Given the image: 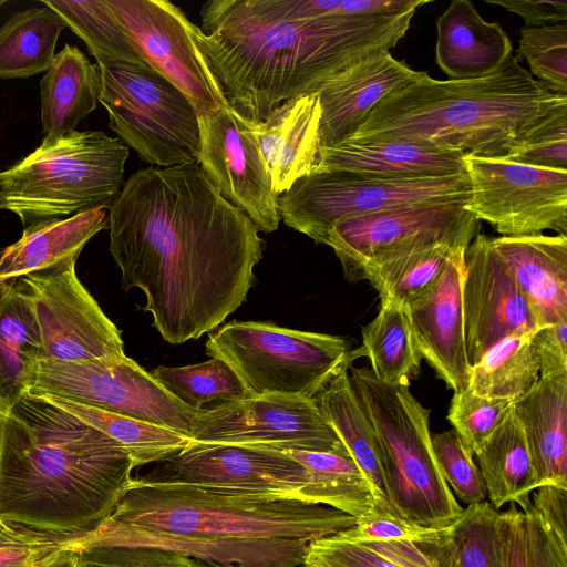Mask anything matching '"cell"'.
<instances>
[{"mask_svg":"<svg viewBox=\"0 0 567 567\" xmlns=\"http://www.w3.org/2000/svg\"><path fill=\"white\" fill-rule=\"evenodd\" d=\"M109 250L124 290L172 344L198 339L237 310L255 281L262 239L197 162L132 174L109 207Z\"/></svg>","mask_w":567,"mask_h":567,"instance_id":"6da1fadb","label":"cell"},{"mask_svg":"<svg viewBox=\"0 0 567 567\" xmlns=\"http://www.w3.org/2000/svg\"><path fill=\"white\" fill-rule=\"evenodd\" d=\"M354 524L293 495L133 478L113 513L73 544L158 547L224 567H301L311 542Z\"/></svg>","mask_w":567,"mask_h":567,"instance_id":"7a4b0ae2","label":"cell"},{"mask_svg":"<svg viewBox=\"0 0 567 567\" xmlns=\"http://www.w3.org/2000/svg\"><path fill=\"white\" fill-rule=\"evenodd\" d=\"M416 10L281 21L252 13L243 0H213L200 10L194 40L230 110L258 122L365 56L390 51Z\"/></svg>","mask_w":567,"mask_h":567,"instance_id":"3957f363","label":"cell"},{"mask_svg":"<svg viewBox=\"0 0 567 567\" xmlns=\"http://www.w3.org/2000/svg\"><path fill=\"white\" fill-rule=\"evenodd\" d=\"M133 468L113 439L27 393L1 420L0 519L35 533L83 536L113 513Z\"/></svg>","mask_w":567,"mask_h":567,"instance_id":"277c9868","label":"cell"},{"mask_svg":"<svg viewBox=\"0 0 567 567\" xmlns=\"http://www.w3.org/2000/svg\"><path fill=\"white\" fill-rule=\"evenodd\" d=\"M561 113H567V95L550 91L511 54L498 70L480 79L437 80L423 71L385 96L344 142L410 141L504 158Z\"/></svg>","mask_w":567,"mask_h":567,"instance_id":"5b68a950","label":"cell"},{"mask_svg":"<svg viewBox=\"0 0 567 567\" xmlns=\"http://www.w3.org/2000/svg\"><path fill=\"white\" fill-rule=\"evenodd\" d=\"M130 150L102 131L47 135L28 156L0 172V209L24 227L107 205L124 185Z\"/></svg>","mask_w":567,"mask_h":567,"instance_id":"8992f818","label":"cell"},{"mask_svg":"<svg viewBox=\"0 0 567 567\" xmlns=\"http://www.w3.org/2000/svg\"><path fill=\"white\" fill-rule=\"evenodd\" d=\"M349 371L378 437L389 505L414 524L436 529L450 526L463 507L436 461L430 409L409 386L383 383L368 368L350 365Z\"/></svg>","mask_w":567,"mask_h":567,"instance_id":"52a82bcc","label":"cell"},{"mask_svg":"<svg viewBox=\"0 0 567 567\" xmlns=\"http://www.w3.org/2000/svg\"><path fill=\"white\" fill-rule=\"evenodd\" d=\"M205 348L233 369L248 395L316 398L353 361L342 337L271 322H227L208 336Z\"/></svg>","mask_w":567,"mask_h":567,"instance_id":"ba28073f","label":"cell"},{"mask_svg":"<svg viewBox=\"0 0 567 567\" xmlns=\"http://www.w3.org/2000/svg\"><path fill=\"white\" fill-rule=\"evenodd\" d=\"M110 127L152 166L197 162L199 117L190 101L148 65L96 63Z\"/></svg>","mask_w":567,"mask_h":567,"instance_id":"9c48e42d","label":"cell"},{"mask_svg":"<svg viewBox=\"0 0 567 567\" xmlns=\"http://www.w3.org/2000/svg\"><path fill=\"white\" fill-rule=\"evenodd\" d=\"M467 173L433 178H385L339 171L312 172L279 196L281 220L318 244L352 217L433 203H468Z\"/></svg>","mask_w":567,"mask_h":567,"instance_id":"30bf717a","label":"cell"},{"mask_svg":"<svg viewBox=\"0 0 567 567\" xmlns=\"http://www.w3.org/2000/svg\"><path fill=\"white\" fill-rule=\"evenodd\" d=\"M28 394L63 398L187 436L198 412L175 399L125 354L76 362L40 360Z\"/></svg>","mask_w":567,"mask_h":567,"instance_id":"8fae6325","label":"cell"},{"mask_svg":"<svg viewBox=\"0 0 567 567\" xmlns=\"http://www.w3.org/2000/svg\"><path fill=\"white\" fill-rule=\"evenodd\" d=\"M467 203H433L342 219L330 229L326 245L355 281L368 265L439 245L467 248L481 221Z\"/></svg>","mask_w":567,"mask_h":567,"instance_id":"7c38bea8","label":"cell"},{"mask_svg":"<svg viewBox=\"0 0 567 567\" xmlns=\"http://www.w3.org/2000/svg\"><path fill=\"white\" fill-rule=\"evenodd\" d=\"M470 181L465 208L501 236L554 230L567 236V171L505 158L463 156Z\"/></svg>","mask_w":567,"mask_h":567,"instance_id":"4fadbf2b","label":"cell"},{"mask_svg":"<svg viewBox=\"0 0 567 567\" xmlns=\"http://www.w3.org/2000/svg\"><path fill=\"white\" fill-rule=\"evenodd\" d=\"M190 439L279 451L331 452L346 449L316 398L268 393L198 410Z\"/></svg>","mask_w":567,"mask_h":567,"instance_id":"5bb4252c","label":"cell"},{"mask_svg":"<svg viewBox=\"0 0 567 567\" xmlns=\"http://www.w3.org/2000/svg\"><path fill=\"white\" fill-rule=\"evenodd\" d=\"M144 63L174 84L198 117L230 109L194 40V24L167 0H106Z\"/></svg>","mask_w":567,"mask_h":567,"instance_id":"9a60e30c","label":"cell"},{"mask_svg":"<svg viewBox=\"0 0 567 567\" xmlns=\"http://www.w3.org/2000/svg\"><path fill=\"white\" fill-rule=\"evenodd\" d=\"M76 259L20 277L33 300L42 360L76 362L123 355L121 331L78 278Z\"/></svg>","mask_w":567,"mask_h":567,"instance_id":"2e32d148","label":"cell"},{"mask_svg":"<svg viewBox=\"0 0 567 567\" xmlns=\"http://www.w3.org/2000/svg\"><path fill=\"white\" fill-rule=\"evenodd\" d=\"M156 463L153 471L138 478L224 489L276 492L299 498L309 480L307 470L284 451L237 444L193 441Z\"/></svg>","mask_w":567,"mask_h":567,"instance_id":"e0dca14e","label":"cell"},{"mask_svg":"<svg viewBox=\"0 0 567 567\" xmlns=\"http://www.w3.org/2000/svg\"><path fill=\"white\" fill-rule=\"evenodd\" d=\"M197 163L219 194L241 209L258 231H275L281 220L279 195L254 141L230 109L199 118Z\"/></svg>","mask_w":567,"mask_h":567,"instance_id":"ac0fdd59","label":"cell"},{"mask_svg":"<svg viewBox=\"0 0 567 567\" xmlns=\"http://www.w3.org/2000/svg\"><path fill=\"white\" fill-rule=\"evenodd\" d=\"M462 305L470 365L502 339L537 329L511 268L484 234H477L464 254Z\"/></svg>","mask_w":567,"mask_h":567,"instance_id":"d6986e66","label":"cell"},{"mask_svg":"<svg viewBox=\"0 0 567 567\" xmlns=\"http://www.w3.org/2000/svg\"><path fill=\"white\" fill-rule=\"evenodd\" d=\"M452 254L437 281L405 308L417 350L445 384L468 385V363L462 305L464 254Z\"/></svg>","mask_w":567,"mask_h":567,"instance_id":"ffe728a7","label":"cell"},{"mask_svg":"<svg viewBox=\"0 0 567 567\" xmlns=\"http://www.w3.org/2000/svg\"><path fill=\"white\" fill-rule=\"evenodd\" d=\"M422 73L396 60L390 51H381L331 78L317 92L320 148L350 138L385 96L413 83Z\"/></svg>","mask_w":567,"mask_h":567,"instance_id":"44dd1931","label":"cell"},{"mask_svg":"<svg viewBox=\"0 0 567 567\" xmlns=\"http://www.w3.org/2000/svg\"><path fill=\"white\" fill-rule=\"evenodd\" d=\"M320 114L319 95L312 93L281 103L262 121L250 122L237 116L241 128L258 147L277 195L317 168Z\"/></svg>","mask_w":567,"mask_h":567,"instance_id":"7402d4cb","label":"cell"},{"mask_svg":"<svg viewBox=\"0 0 567 567\" xmlns=\"http://www.w3.org/2000/svg\"><path fill=\"white\" fill-rule=\"evenodd\" d=\"M491 244L511 268L537 328L567 321V236H499Z\"/></svg>","mask_w":567,"mask_h":567,"instance_id":"603a6c76","label":"cell"},{"mask_svg":"<svg viewBox=\"0 0 567 567\" xmlns=\"http://www.w3.org/2000/svg\"><path fill=\"white\" fill-rule=\"evenodd\" d=\"M464 154L410 141L344 142L319 148L313 172L339 171L385 178H433L466 173Z\"/></svg>","mask_w":567,"mask_h":567,"instance_id":"cb8c5ba5","label":"cell"},{"mask_svg":"<svg viewBox=\"0 0 567 567\" xmlns=\"http://www.w3.org/2000/svg\"><path fill=\"white\" fill-rule=\"evenodd\" d=\"M435 59L451 80H472L498 70L513 54L496 22L485 21L470 0H454L436 21Z\"/></svg>","mask_w":567,"mask_h":567,"instance_id":"d4e9b609","label":"cell"},{"mask_svg":"<svg viewBox=\"0 0 567 567\" xmlns=\"http://www.w3.org/2000/svg\"><path fill=\"white\" fill-rule=\"evenodd\" d=\"M513 412L525 434L538 487L567 486V375L539 378Z\"/></svg>","mask_w":567,"mask_h":567,"instance_id":"484cf974","label":"cell"},{"mask_svg":"<svg viewBox=\"0 0 567 567\" xmlns=\"http://www.w3.org/2000/svg\"><path fill=\"white\" fill-rule=\"evenodd\" d=\"M42 360V340L32 297L20 278L0 284V413L28 393Z\"/></svg>","mask_w":567,"mask_h":567,"instance_id":"4316f807","label":"cell"},{"mask_svg":"<svg viewBox=\"0 0 567 567\" xmlns=\"http://www.w3.org/2000/svg\"><path fill=\"white\" fill-rule=\"evenodd\" d=\"M109 207L101 205L24 227L20 239L0 250V284L78 258L93 236L109 229Z\"/></svg>","mask_w":567,"mask_h":567,"instance_id":"83f0119b","label":"cell"},{"mask_svg":"<svg viewBox=\"0 0 567 567\" xmlns=\"http://www.w3.org/2000/svg\"><path fill=\"white\" fill-rule=\"evenodd\" d=\"M101 76L96 64L76 47L55 53L40 83L41 123L47 135L76 131L99 103Z\"/></svg>","mask_w":567,"mask_h":567,"instance_id":"f1b7e54d","label":"cell"},{"mask_svg":"<svg viewBox=\"0 0 567 567\" xmlns=\"http://www.w3.org/2000/svg\"><path fill=\"white\" fill-rule=\"evenodd\" d=\"M488 503L496 509L515 504L523 512L538 488L524 431L513 410L475 451Z\"/></svg>","mask_w":567,"mask_h":567,"instance_id":"f546056e","label":"cell"},{"mask_svg":"<svg viewBox=\"0 0 567 567\" xmlns=\"http://www.w3.org/2000/svg\"><path fill=\"white\" fill-rule=\"evenodd\" d=\"M308 472L300 497L326 505L355 519L375 505L379 496L347 449L331 452L286 451Z\"/></svg>","mask_w":567,"mask_h":567,"instance_id":"4dcf8cb0","label":"cell"},{"mask_svg":"<svg viewBox=\"0 0 567 567\" xmlns=\"http://www.w3.org/2000/svg\"><path fill=\"white\" fill-rule=\"evenodd\" d=\"M349 368L343 369L316 400L320 411L367 476L379 498L388 502L378 437L352 386Z\"/></svg>","mask_w":567,"mask_h":567,"instance_id":"1f68e13d","label":"cell"},{"mask_svg":"<svg viewBox=\"0 0 567 567\" xmlns=\"http://www.w3.org/2000/svg\"><path fill=\"white\" fill-rule=\"evenodd\" d=\"M361 347L351 358L367 357L374 377L390 385L409 386L420 372L421 354L404 306L381 302L377 316L362 329Z\"/></svg>","mask_w":567,"mask_h":567,"instance_id":"d6a6232c","label":"cell"},{"mask_svg":"<svg viewBox=\"0 0 567 567\" xmlns=\"http://www.w3.org/2000/svg\"><path fill=\"white\" fill-rule=\"evenodd\" d=\"M417 546L436 567H502L499 512L487 501L468 505L436 537Z\"/></svg>","mask_w":567,"mask_h":567,"instance_id":"836d02e7","label":"cell"},{"mask_svg":"<svg viewBox=\"0 0 567 567\" xmlns=\"http://www.w3.org/2000/svg\"><path fill=\"white\" fill-rule=\"evenodd\" d=\"M65 28L63 19L45 4L10 16L0 27V78L23 79L47 72Z\"/></svg>","mask_w":567,"mask_h":567,"instance_id":"e575fe53","label":"cell"},{"mask_svg":"<svg viewBox=\"0 0 567 567\" xmlns=\"http://www.w3.org/2000/svg\"><path fill=\"white\" fill-rule=\"evenodd\" d=\"M45 399L117 442L134 467L159 462L189 445L193 440L175 430L109 412L54 395Z\"/></svg>","mask_w":567,"mask_h":567,"instance_id":"d590c367","label":"cell"},{"mask_svg":"<svg viewBox=\"0 0 567 567\" xmlns=\"http://www.w3.org/2000/svg\"><path fill=\"white\" fill-rule=\"evenodd\" d=\"M534 331H518L494 344L471 365L467 388L477 395L513 403L530 391L540 378L532 344Z\"/></svg>","mask_w":567,"mask_h":567,"instance_id":"8d00e7d4","label":"cell"},{"mask_svg":"<svg viewBox=\"0 0 567 567\" xmlns=\"http://www.w3.org/2000/svg\"><path fill=\"white\" fill-rule=\"evenodd\" d=\"M458 249L439 245L364 266L357 280H368L381 302L406 307L427 291L441 277L452 254Z\"/></svg>","mask_w":567,"mask_h":567,"instance_id":"74e56055","label":"cell"},{"mask_svg":"<svg viewBox=\"0 0 567 567\" xmlns=\"http://www.w3.org/2000/svg\"><path fill=\"white\" fill-rule=\"evenodd\" d=\"M79 38L96 63L146 65L106 0H43Z\"/></svg>","mask_w":567,"mask_h":567,"instance_id":"f35d334b","label":"cell"},{"mask_svg":"<svg viewBox=\"0 0 567 567\" xmlns=\"http://www.w3.org/2000/svg\"><path fill=\"white\" fill-rule=\"evenodd\" d=\"M150 373L175 399L195 411L214 401L249 396L233 369L216 358L184 367H157Z\"/></svg>","mask_w":567,"mask_h":567,"instance_id":"ab89813d","label":"cell"},{"mask_svg":"<svg viewBox=\"0 0 567 567\" xmlns=\"http://www.w3.org/2000/svg\"><path fill=\"white\" fill-rule=\"evenodd\" d=\"M252 13L271 20L300 21L329 16L402 12L426 0H243Z\"/></svg>","mask_w":567,"mask_h":567,"instance_id":"60d3db41","label":"cell"},{"mask_svg":"<svg viewBox=\"0 0 567 567\" xmlns=\"http://www.w3.org/2000/svg\"><path fill=\"white\" fill-rule=\"evenodd\" d=\"M519 56L550 91L567 95V23L524 27L518 44Z\"/></svg>","mask_w":567,"mask_h":567,"instance_id":"b9f144b4","label":"cell"},{"mask_svg":"<svg viewBox=\"0 0 567 567\" xmlns=\"http://www.w3.org/2000/svg\"><path fill=\"white\" fill-rule=\"evenodd\" d=\"M513 410V402L488 399L467 386L455 391L446 419L472 454L489 437Z\"/></svg>","mask_w":567,"mask_h":567,"instance_id":"7bdbcfd3","label":"cell"},{"mask_svg":"<svg viewBox=\"0 0 567 567\" xmlns=\"http://www.w3.org/2000/svg\"><path fill=\"white\" fill-rule=\"evenodd\" d=\"M432 446L442 475L455 497L467 506L487 501L473 454L454 430L433 434Z\"/></svg>","mask_w":567,"mask_h":567,"instance_id":"ee69618b","label":"cell"},{"mask_svg":"<svg viewBox=\"0 0 567 567\" xmlns=\"http://www.w3.org/2000/svg\"><path fill=\"white\" fill-rule=\"evenodd\" d=\"M439 532L440 529L404 519L391 508L388 502L378 498L370 512L357 518L351 528L337 536L355 544L410 542L421 545L432 540Z\"/></svg>","mask_w":567,"mask_h":567,"instance_id":"f6af8a7d","label":"cell"},{"mask_svg":"<svg viewBox=\"0 0 567 567\" xmlns=\"http://www.w3.org/2000/svg\"><path fill=\"white\" fill-rule=\"evenodd\" d=\"M71 546L78 551V567H195L193 558L158 547Z\"/></svg>","mask_w":567,"mask_h":567,"instance_id":"bcb514c9","label":"cell"},{"mask_svg":"<svg viewBox=\"0 0 567 567\" xmlns=\"http://www.w3.org/2000/svg\"><path fill=\"white\" fill-rule=\"evenodd\" d=\"M505 159L567 171V113H561L535 130L504 157Z\"/></svg>","mask_w":567,"mask_h":567,"instance_id":"7dc6e473","label":"cell"},{"mask_svg":"<svg viewBox=\"0 0 567 567\" xmlns=\"http://www.w3.org/2000/svg\"><path fill=\"white\" fill-rule=\"evenodd\" d=\"M76 536L30 532L18 538H0V567H41L70 547Z\"/></svg>","mask_w":567,"mask_h":567,"instance_id":"c3c4849f","label":"cell"},{"mask_svg":"<svg viewBox=\"0 0 567 567\" xmlns=\"http://www.w3.org/2000/svg\"><path fill=\"white\" fill-rule=\"evenodd\" d=\"M305 561L319 567H396L370 546L337 535L311 542Z\"/></svg>","mask_w":567,"mask_h":567,"instance_id":"681fc988","label":"cell"},{"mask_svg":"<svg viewBox=\"0 0 567 567\" xmlns=\"http://www.w3.org/2000/svg\"><path fill=\"white\" fill-rule=\"evenodd\" d=\"M532 344L540 378L567 375V321L537 328Z\"/></svg>","mask_w":567,"mask_h":567,"instance_id":"f907efd6","label":"cell"},{"mask_svg":"<svg viewBox=\"0 0 567 567\" xmlns=\"http://www.w3.org/2000/svg\"><path fill=\"white\" fill-rule=\"evenodd\" d=\"M502 567H530L525 513L515 504L499 512Z\"/></svg>","mask_w":567,"mask_h":567,"instance_id":"816d5d0a","label":"cell"},{"mask_svg":"<svg viewBox=\"0 0 567 567\" xmlns=\"http://www.w3.org/2000/svg\"><path fill=\"white\" fill-rule=\"evenodd\" d=\"M530 509L547 532L567 543V486L543 485L536 488L530 495Z\"/></svg>","mask_w":567,"mask_h":567,"instance_id":"f5cc1de1","label":"cell"},{"mask_svg":"<svg viewBox=\"0 0 567 567\" xmlns=\"http://www.w3.org/2000/svg\"><path fill=\"white\" fill-rule=\"evenodd\" d=\"M530 567H567V543L547 532L530 506L524 511Z\"/></svg>","mask_w":567,"mask_h":567,"instance_id":"db71d44e","label":"cell"},{"mask_svg":"<svg viewBox=\"0 0 567 567\" xmlns=\"http://www.w3.org/2000/svg\"><path fill=\"white\" fill-rule=\"evenodd\" d=\"M520 16L527 28L567 23V1L485 0Z\"/></svg>","mask_w":567,"mask_h":567,"instance_id":"11a10c76","label":"cell"},{"mask_svg":"<svg viewBox=\"0 0 567 567\" xmlns=\"http://www.w3.org/2000/svg\"><path fill=\"white\" fill-rule=\"evenodd\" d=\"M368 545L396 567H436L432 557L410 542L371 543Z\"/></svg>","mask_w":567,"mask_h":567,"instance_id":"9f6ffc18","label":"cell"},{"mask_svg":"<svg viewBox=\"0 0 567 567\" xmlns=\"http://www.w3.org/2000/svg\"><path fill=\"white\" fill-rule=\"evenodd\" d=\"M74 539V538H73ZM72 544V542H71ZM78 551L71 545L41 567H78Z\"/></svg>","mask_w":567,"mask_h":567,"instance_id":"6f0895ef","label":"cell"},{"mask_svg":"<svg viewBox=\"0 0 567 567\" xmlns=\"http://www.w3.org/2000/svg\"><path fill=\"white\" fill-rule=\"evenodd\" d=\"M30 532L31 530L27 532V529H22L19 527L17 528L16 526H12L0 519V538H18L24 536Z\"/></svg>","mask_w":567,"mask_h":567,"instance_id":"680465c9","label":"cell"},{"mask_svg":"<svg viewBox=\"0 0 567 567\" xmlns=\"http://www.w3.org/2000/svg\"><path fill=\"white\" fill-rule=\"evenodd\" d=\"M194 559V563H195V567H224V566H220V565H217V564H214V563H209V561H204V560H199V559Z\"/></svg>","mask_w":567,"mask_h":567,"instance_id":"91938a15","label":"cell"},{"mask_svg":"<svg viewBox=\"0 0 567 567\" xmlns=\"http://www.w3.org/2000/svg\"><path fill=\"white\" fill-rule=\"evenodd\" d=\"M301 567H319V566H317V565H315V564H311V563H309V561H303V564L301 565Z\"/></svg>","mask_w":567,"mask_h":567,"instance_id":"94428289","label":"cell"},{"mask_svg":"<svg viewBox=\"0 0 567 567\" xmlns=\"http://www.w3.org/2000/svg\"><path fill=\"white\" fill-rule=\"evenodd\" d=\"M1 420H2V414L0 413V441H1Z\"/></svg>","mask_w":567,"mask_h":567,"instance_id":"6125c7cd","label":"cell"}]
</instances>
